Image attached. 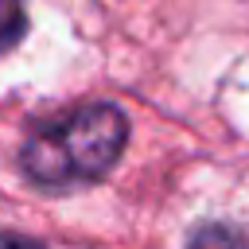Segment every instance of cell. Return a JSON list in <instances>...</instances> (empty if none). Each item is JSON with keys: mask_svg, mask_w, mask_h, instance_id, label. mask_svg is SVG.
<instances>
[{"mask_svg": "<svg viewBox=\"0 0 249 249\" xmlns=\"http://www.w3.org/2000/svg\"><path fill=\"white\" fill-rule=\"evenodd\" d=\"M0 249H43V245L31 237H19V233H0Z\"/></svg>", "mask_w": 249, "mask_h": 249, "instance_id": "cell-4", "label": "cell"}, {"mask_svg": "<svg viewBox=\"0 0 249 249\" xmlns=\"http://www.w3.org/2000/svg\"><path fill=\"white\" fill-rule=\"evenodd\" d=\"M23 27H27L23 0H0V54L23 39Z\"/></svg>", "mask_w": 249, "mask_h": 249, "instance_id": "cell-3", "label": "cell"}, {"mask_svg": "<svg viewBox=\"0 0 249 249\" xmlns=\"http://www.w3.org/2000/svg\"><path fill=\"white\" fill-rule=\"evenodd\" d=\"M128 121L117 105H86L51 121L23 144V171L39 187L101 179L124 152Z\"/></svg>", "mask_w": 249, "mask_h": 249, "instance_id": "cell-1", "label": "cell"}, {"mask_svg": "<svg viewBox=\"0 0 249 249\" xmlns=\"http://www.w3.org/2000/svg\"><path fill=\"white\" fill-rule=\"evenodd\" d=\"M187 249H249V230L233 226V222H202Z\"/></svg>", "mask_w": 249, "mask_h": 249, "instance_id": "cell-2", "label": "cell"}]
</instances>
